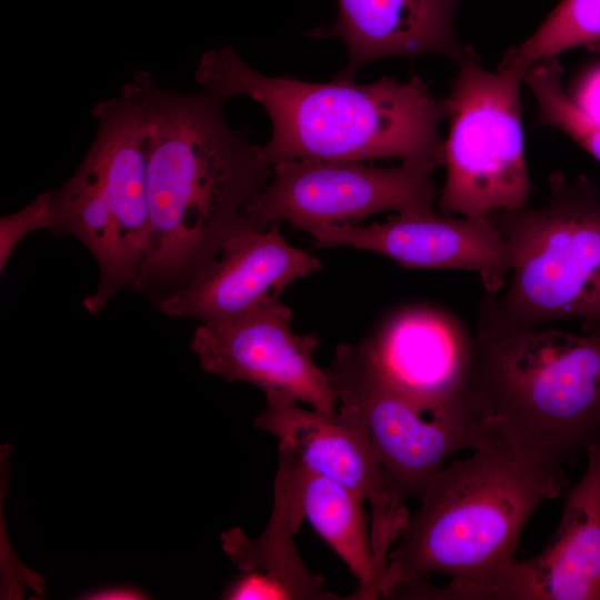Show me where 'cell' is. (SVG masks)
<instances>
[{"label":"cell","mask_w":600,"mask_h":600,"mask_svg":"<svg viewBox=\"0 0 600 600\" xmlns=\"http://www.w3.org/2000/svg\"><path fill=\"white\" fill-rule=\"evenodd\" d=\"M266 394V407L254 427L279 440L309 471L331 479L371 506L370 537L380 582L388 554L400 537L409 513L406 502L389 488L367 431L354 412L304 409L284 393Z\"/></svg>","instance_id":"11"},{"label":"cell","mask_w":600,"mask_h":600,"mask_svg":"<svg viewBox=\"0 0 600 600\" xmlns=\"http://www.w3.org/2000/svg\"><path fill=\"white\" fill-rule=\"evenodd\" d=\"M338 401L357 414L392 493L418 498L450 456L476 449L494 431L483 418L430 417L396 392L361 343H342L324 369Z\"/></svg>","instance_id":"8"},{"label":"cell","mask_w":600,"mask_h":600,"mask_svg":"<svg viewBox=\"0 0 600 600\" xmlns=\"http://www.w3.org/2000/svg\"><path fill=\"white\" fill-rule=\"evenodd\" d=\"M321 268L318 258L287 242L279 224L251 228L232 238L201 273L159 300L157 308L201 323L229 320L280 299L289 284Z\"/></svg>","instance_id":"14"},{"label":"cell","mask_w":600,"mask_h":600,"mask_svg":"<svg viewBox=\"0 0 600 600\" xmlns=\"http://www.w3.org/2000/svg\"><path fill=\"white\" fill-rule=\"evenodd\" d=\"M360 343L383 381L421 413L486 419L474 391V336L452 312L407 304Z\"/></svg>","instance_id":"10"},{"label":"cell","mask_w":600,"mask_h":600,"mask_svg":"<svg viewBox=\"0 0 600 600\" xmlns=\"http://www.w3.org/2000/svg\"><path fill=\"white\" fill-rule=\"evenodd\" d=\"M194 77L226 100L244 96L263 107L272 134L258 149L271 167L298 159L443 163L439 126L446 99L434 97L418 76L403 83L390 77L368 84L338 77L306 82L266 76L224 47L207 51Z\"/></svg>","instance_id":"3"},{"label":"cell","mask_w":600,"mask_h":600,"mask_svg":"<svg viewBox=\"0 0 600 600\" xmlns=\"http://www.w3.org/2000/svg\"><path fill=\"white\" fill-rule=\"evenodd\" d=\"M318 247H352L380 253L406 268L477 272L487 294L498 296L511 270L510 249L494 213L452 218L397 213L382 223L324 224L307 230Z\"/></svg>","instance_id":"13"},{"label":"cell","mask_w":600,"mask_h":600,"mask_svg":"<svg viewBox=\"0 0 600 600\" xmlns=\"http://www.w3.org/2000/svg\"><path fill=\"white\" fill-rule=\"evenodd\" d=\"M459 64L444 98L450 126L442 149L447 179L440 212L481 217L521 209L531 191L520 104L527 69L491 72L474 57Z\"/></svg>","instance_id":"7"},{"label":"cell","mask_w":600,"mask_h":600,"mask_svg":"<svg viewBox=\"0 0 600 600\" xmlns=\"http://www.w3.org/2000/svg\"><path fill=\"white\" fill-rule=\"evenodd\" d=\"M562 72L557 57L543 59L526 70L523 82L537 100L538 119L564 132L600 162V122L564 92Z\"/></svg>","instance_id":"20"},{"label":"cell","mask_w":600,"mask_h":600,"mask_svg":"<svg viewBox=\"0 0 600 600\" xmlns=\"http://www.w3.org/2000/svg\"><path fill=\"white\" fill-rule=\"evenodd\" d=\"M291 319V309L273 300L229 320L201 323L191 348L206 372L228 382H249L264 393L277 391L311 408L336 411L330 379L313 359L320 341L294 333Z\"/></svg>","instance_id":"12"},{"label":"cell","mask_w":600,"mask_h":600,"mask_svg":"<svg viewBox=\"0 0 600 600\" xmlns=\"http://www.w3.org/2000/svg\"><path fill=\"white\" fill-rule=\"evenodd\" d=\"M437 166L427 160H407L392 168L360 161H280L248 203L246 216L258 228L288 221L307 231L382 211L433 212Z\"/></svg>","instance_id":"9"},{"label":"cell","mask_w":600,"mask_h":600,"mask_svg":"<svg viewBox=\"0 0 600 600\" xmlns=\"http://www.w3.org/2000/svg\"><path fill=\"white\" fill-rule=\"evenodd\" d=\"M461 0H338L336 22L312 32L337 37L348 50L337 76L352 80L363 64L388 57L440 53L458 63L473 58L459 39L453 16Z\"/></svg>","instance_id":"16"},{"label":"cell","mask_w":600,"mask_h":600,"mask_svg":"<svg viewBox=\"0 0 600 600\" xmlns=\"http://www.w3.org/2000/svg\"><path fill=\"white\" fill-rule=\"evenodd\" d=\"M82 598L91 600H140L146 599L147 596L143 591L134 587L120 586L90 591Z\"/></svg>","instance_id":"24"},{"label":"cell","mask_w":600,"mask_h":600,"mask_svg":"<svg viewBox=\"0 0 600 600\" xmlns=\"http://www.w3.org/2000/svg\"><path fill=\"white\" fill-rule=\"evenodd\" d=\"M92 113L98 131L91 148L69 180L48 192L50 230L77 238L98 264V286L83 301L98 313L133 287L147 250L149 123L138 80Z\"/></svg>","instance_id":"5"},{"label":"cell","mask_w":600,"mask_h":600,"mask_svg":"<svg viewBox=\"0 0 600 600\" xmlns=\"http://www.w3.org/2000/svg\"><path fill=\"white\" fill-rule=\"evenodd\" d=\"M570 98L586 113L600 122V64L579 79Z\"/></svg>","instance_id":"23"},{"label":"cell","mask_w":600,"mask_h":600,"mask_svg":"<svg viewBox=\"0 0 600 600\" xmlns=\"http://www.w3.org/2000/svg\"><path fill=\"white\" fill-rule=\"evenodd\" d=\"M474 343V391L497 434L560 467L600 443V329L516 323L486 294Z\"/></svg>","instance_id":"4"},{"label":"cell","mask_w":600,"mask_h":600,"mask_svg":"<svg viewBox=\"0 0 600 600\" xmlns=\"http://www.w3.org/2000/svg\"><path fill=\"white\" fill-rule=\"evenodd\" d=\"M149 123L147 250L132 288L157 302L201 273L237 234L253 226L250 200L272 167L247 129L223 119L224 98L201 88H160L147 71L134 76Z\"/></svg>","instance_id":"1"},{"label":"cell","mask_w":600,"mask_h":600,"mask_svg":"<svg viewBox=\"0 0 600 600\" xmlns=\"http://www.w3.org/2000/svg\"><path fill=\"white\" fill-rule=\"evenodd\" d=\"M51 228L49 193L43 192L23 209L0 221V268L6 267L17 244L31 232Z\"/></svg>","instance_id":"21"},{"label":"cell","mask_w":600,"mask_h":600,"mask_svg":"<svg viewBox=\"0 0 600 600\" xmlns=\"http://www.w3.org/2000/svg\"><path fill=\"white\" fill-rule=\"evenodd\" d=\"M304 467L284 448H279L274 479V502L270 520L254 540L234 527L221 534L223 551L243 571L260 570L277 582L288 600H333L322 577L303 563L293 537L306 519L301 504Z\"/></svg>","instance_id":"17"},{"label":"cell","mask_w":600,"mask_h":600,"mask_svg":"<svg viewBox=\"0 0 600 600\" xmlns=\"http://www.w3.org/2000/svg\"><path fill=\"white\" fill-rule=\"evenodd\" d=\"M563 469L496 432L443 467L388 554L380 597L477 599L511 561L528 520L567 487Z\"/></svg>","instance_id":"2"},{"label":"cell","mask_w":600,"mask_h":600,"mask_svg":"<svg viewBox=\"0 0 600 600\" xmlns=\"http://www.w3.org/2000/svg\"><path fill=\"white\" fill-rule=\"evenodd\" d=\"M576 47L600 48V0H561L529 38L506 52L498 69H528Z\"/></svg>","instance_id":"19"},{"label":"cell","mask_w":600,"mask_h":600,"mask_svg":"<svg viewBox=\"0 0 600 600\" xmlns=\"http://www.w3.org/2000/svg\"><path fill=\"white\" fill-rule=\"evenodd\" d=\"M221 598L227 600H288L286 591L259 570L247 571L232 580Z\"/></svg>","instance_id":"22"},{"label":"cell","mask_w":600,"mask_h":600,"mask_svg":"<svg viewBox=\"0 0 600 600\" xmlns=\"http://www.w3.org/2000/svg\"><path fill=\"white\" fill-rule=\"evenodd\" d=\"M587 458L547 546L531 559L511 561L479 599L600 600V443Z\"/></svg>","instance_id":"15"},{"label":"cell","mask_w":600,"mask_h":600,"mask_svg":"<svg viewBox=\"0 0 600 600\" xmlns=\"http://www.w3.org/2000/svg\"><path fill=\"white\" fill-rule=\"evenodd\" d=\"M362 503L346 487L304 468L301 484L304 518L358 579V589L347 599L372 600L380 598V577Z\"/></svg>","instance_id":"18"},{"label":"cell","mask_w":600,"mask_h":600,"mask_svg":"<svg viewBox=\"0 0 600 600\" xmlns=\"http://www.w3.org/2000/svg\"><path fill=\"white\" fill-rule=\"evenodd\" d=\"M541 208L494 212L511 253V280L499 312L510 321L548 326L578 320L600 329V199L586 177L550 176Z\"/></svg>","instance_id":"6"}]
</instances>
